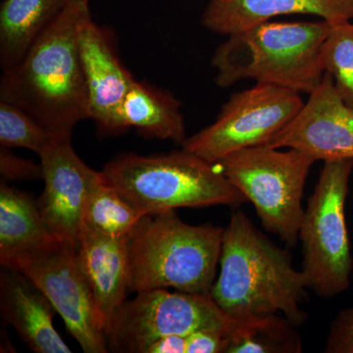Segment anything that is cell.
I'll return each instance as SVG.
<instances>
[{
  "label": "cell",
  "instance_id": "cell-11",
  "mask_svg": "<svg viewBox=\"0 0 353 353\" xmlns=\"http://www.w3.org/2000/svg\"><path fill=\"white\" fill-rule=\"evenodd\" d=\"M39 157L44 189L37 203L44 224L57 241L78 246L83 208L97 171L77 155L71 139L52 138Z\"/></svg>",
  "mask_w": 353,
  "mask_h": 353
},
{
  "label": "cell",
  "instance_id": "cell-5",
  "mask_svg": "<svg viewBox=\"0 0 353 353\" xmlns=\"http://www.w3.org/2000/svg\"><path fill=\"white\" fill-rule=\"evenodd\" d=\"M101 172L145 215L214 205L238 208L248 202L219 169L185 150L148 157L121 154Z\"/></svg>",
  "mask_w": 353,
  "mask_h": 353
},
{
  "label": "cell",
  "instance_id": "cell-1",
  "mask_svg": "<svg viewBox=\"0 0 353 353\" xmlns=\"http://www.w3.org/2000/svg\"><path fill=\"white\" fill-rule=\"evenodd\" d=\"M92 19L88 0H70L22 60L3 72L0 101L15 104L53 138L71 139L88 119L80 34Z\"/></svg>",
  "mask_w": 353,
  "mask_h": 353
},
{
  "label": "cell",
  "instance_id": "cell-13",
  "mask_svg": "<svg viewBox=\"0 0 353 353\" xmlns=\"http://www.w3.org/2000/svg\"><path fill=\"white\" fill-rule=\"evenodd\" d=\"M80 54L87 88L88 119L108 136L126 131L122 105L136 80L121 61L112 34L90 19L81 32Z\"/></svg>",
  "mask_w": 353,
  "mask_h": 353
},
{
  "label": "cell",
  "instance_id": "cell-6",
  "mask_svg": "<svg viewBox=\"0 0 353 353\" xmlns=\"http://www.w3.org/2000/svg\"><path fill=\"white\" fill-rule=\"evenodd\" d=\"M315 162L299 150L282 152L262 145L230 153L217 164L227 180L252 202L266 231L288 248H294L304 214L306 179Z\"/></svg>",
  "mask_w": 353,
  "mask_h": 353
},
{
  "label": "cell",
  "instance_id": "cell-16",
  "mask_svg": "<svg viewBox=\"0 0 353 353\" xmlns=\"http://www.w3.org/2000/svg\"><path fill=\"white\" fill-rule=\"evenodd\" d=\"M290 14H310L329 22L353 19V0H211L201 23L216 34L232 36Z\"/></svg>",
  "mask_w": 353,
  "mask_h": 353
},
{
  "label": "cell",
  "instance_id": "cell-19",
  "mask_svg": "<svg viewBox=\"0 0 353 353\" xmlns=\"http://www.w3.org/2000/svg\"><path fill=\"white\" fill-rule=\"evenodd\" d=\"M125 129L134 128L148 138L170 139L183 145L187 139L181 102L170 92L134 81L122 105Z\"/></svg>",
  "mask_w": 353,
  "mask_h": 353
},
{
  "label": "cell",
  "instance_id": "cell-26",
  "mask_svg": "<svg viewBox=\"0 0 353 353\" xmlns=\"http://www.w3.org/2000/svg\"><path fill=\"white\" fill-rule=\"evenodd\" d=\"M229 331L217 329L199 330L185 336V353L227 352Z\"/></svg>",
  "mask_w": 353,
  "mask_h": 353
},
{
  "label": "cell",
  "instance_id": "cell-15",
  "mask_svg": "<svg viewBox=\"0 0 353 353\" xmlns=\"http://www.w3.org/2000/svg\"><path fill=\"white\" fill-rule=\"evenodd\" d=\"M128 239L112 238L82 229L77 246L104 334L129 292Z\"/></svg>",
  "mask_w": 353,
  "mask_h": 353
},
{
  "label": "cell",
  "instance_id": "cell-27",
  "mask_svg": "<svg viewBox=\"0 0 353 353\" xmlns=\"http://www.w3.org/2000/svg\"><path fill=\"white\" fill-rule=\"evenodd\" d=\"M185 336L173 334L160 339L150 345L145 353H185Z\"/></svg>",
  "mask_w": 353,
  "mask_h": 353
},
{
  "label": "cell",
  "instance_id": "cell-20",
  "mask_svg": "<svg viewBox=\"0 0 353 353\" xmlns=\"http://www.w3.org/2000/svg\"><path fill=\"white\" fill-rule=\"evenodd\" d=\"M228 334L226 353H299L303 341L296 325L284 315L257 314L236 318Z\"/></svg>",
  "mask_w": 353,
  "mask_h": 353
},
{
  "label": "cell",
  "instance_id": "cell-21",
  "mask_svg": "<svg viewBox=\"0 0 353 353\" xmlns=\"http://www.w3.org/2000/svg\"><path fill=\"white\" fill-rule=\"evenodd\" d=\"M143 216L106 181L101 171H97L83 208L82 229L112 238H129Z\"/></svg>",
  "mask_w": 353,
  "mask_h": 353
},
{
  "label": "cell",
  "instance_id": "cell-7",
  "mask_svg": "<svg viewBox=\"0 0 353 353\" xmlns=\"http://www.w3.org/2000/svg\"><path fill=\"white\" fill-rule=\"evenodd\" d=\"M352 171L350 158L324 161L299 228L301 272L308 289L324 299L343 294L352 281L353 259L345 202Z\"/></svg>",
  "mask_w": 353,
  "mask_h": 353
},
{
  "label": "cell",
  "instance_id": "cell-8",
  "mask_svg": "<svg viewBox=\"0 0 353 353\" xmlns=\"http://www.w3.org/2000/svg\"><path fill=\"white\" fill-rule=\"evenodd\" d=\"M234 321L210 294L145 290L117 309L105 333L106 347L108 352L145 353L165 336L206 329L230 332Z\"/></svg>",
  "mask_w": 353,
  "mask_h": 353
},
{
  "label": "cell",
  "instance_id": "cell-4",
  "mask_svg": "<svg viewBox=\"0 0 353 353\" xmlns=\"http://www.w3.org/2000/svg\"><path fill=\"white\" fill-rule=\"evenodd\" d=\"M224 230L188 224L175 210L143 216L128 239L129 292L173 288L210 294Z\"/></svg>",
  "mask_w": 353,
  "mask_h": 353
},
{
  "label": "cell",
  "instance_id": "cell-9",
  "mask_svg": "<svg viewBox=\"0 0 353 353\" xmlns=\"http://www.w3.org/2000/svg\"><path fill=\"white\" fill-rule=\"evenodd\" d=\"M301 94L279 85L257 83L236 92L217 120L183 143V150L211 164L230 153L268 145L303 108Z\"/></svg>",
  "mask_w": 353,
  "mask_h": 353
},
{
  "label": "cell",
  "instance_id": "cell-2",
  "mask_svg": "<svg viewBox=\"0 0 353 353\" xmlns=\"http://www.w3.org/2000/svg\"><path fill=\"white\" fill-rule=\"evenodd\" d=\"M220 273L210 294L231 317L283 315L296 327L307 313V283L292 266V253L269 240L241 210L233 212L223 234Z\"/></svg>",
  "mask_w": 353,
  "mask_h": 353
},
{
  "label": "cell",
  "instance_id": "cell-12",
  "mask_svg": "<svg viewBox=\"0 0 353 353\" xmlns=\"http://www.w3.org/2000/svg\"><path fill=\"white\" fill-rule=\"evenodd\" d=\"M274 148H292L318 160L353 159V109L325 72L321 83L289 124L271 139Z\"/></svg>",
  "mask_w": 353,
  "mask_h": 353
},
{
  "label": "cell",
  "instance_id": "cell-18",
  "mask_svg": "<svg viewBox=\"0 0 353 353\" xmlns=\"http://www.w3.org/2000/svg\"><path fill=\"white\" fill-rule=\"evenodd\" d=\"M44 224L37 201L27 192L0 183V263L57 241Z\"/></svg>",
  "mask_w": 353,
  "mask_h": 353
},
{
  "label": "cell",
  "instance_id": "cell-14",
  "mask_svg": "<svg viewBox=\"0 0 353 353\" xmlns=\"http://www.w3.org/2000/svg\"><path fill=\"white\" fill-rule=\"evenodd\" d=\"M57 312L50 299L24 274L2 266L0 313L23 343L37 353H71L53 325Z\"/></svg>",
  "mask_w": 353,
  "mask_h": 353
},
{
  "label": "cell",
  "instance_id": "cell-24",
  "mask_svg": "<svg viewBox=\"0 0 353 353\" xmlns=\"http://www.w3.org/2000/svg\"><path fill=\"white\" fill-rule=\"evenodd\" d=\"M325 352L353 353V307L343 309L334 318Z\"/></svg>",
  "mask_w": 353,
  "mask_h": 353
},
{
  "label": "cell",
  "instance_id": "cell-3",
  "mask_svg": "<svg viewBox=\"0 0 353 353\" xmlns=\"http://www.w3.org/2000/svg\"><path fill=\"white\" fill-rule=\"evenodd\" d=\"M332 23H260L229 36L211 64L215 83L231 87L245 79L310 94L321 83V50Z\"/></svg>",
  "mask_w": 353,
  "mask_h": 353
},
{
  "label": "cell",
  "instance_id": "cell-17",
  "mask_svg": "<svg viewBox=\"0 0 353 353\" xmlns=\"http://www.w3.org/2000/svg\"><path fill=\"white\" fill-rule=\"evenodd\" d=\"M70 0H3L0 8V65L16 66Z\"/></svg>",
  "mask_w": 353,
  "mask_h": 353
},
{
  "label": "cell",
  "instance_id": "cell-10",
  "mask_svg": "<svg viewBox=\"0 0 353 353\" xmlns=\"http://www.w3.org/2000/svg\"><path fill=\"white\" fill-rule=\"evenodd\" d=\"M1 266L24 274L43 292L83 352H108L76 245L57 241L41 250L6 260Z\"/></svg>",
  "mask_w": 353,
  "mask_h": 353
},
{
  "label": "cell",
  "instance_id": "cell-23",
  "mask_svg": "<svg viewBox=\"0 0 353 353\" xmlns=\"http://www.w3.org/2000/svg\"><path fill=\"white\" fill-rule=\"evenodd\" d=\"M53 137L15 104L0 101V145L23 148L41 154Z\"/></svg>",
  "mask_w": 353,
  "mask_h": 353
},
{
  "label": "cell",
  "instance_id": "cell-25",
  "mask_svg": "<svg viewBox=\"0 0 353 353\" xmlns=\"http://www.w3.org/2000/svg\"><path fill=\"white\" fill-rule=\"evenodd\" d=\"M0 173L4 181L34 180L43 178L41 164H34L8 152L1 146L0 150Z\"/></svg>",
  "mask_w": 353,
  "mask_h": 353
},
{
  "label": "cell",
  "instance_id": "cell-22",
  "mask_svg": "<svg viewBox=\"0 0 353 353\" xmlns=\"http://www.w3.org/2000/svg\"><path fill=\"white\" fill-rule=\"evenodd\" d=\"M331 23L321 50L323 70L332 76L336 92L353 109V24L350 21Z\"/></svg>",
  "mask_w": 353,
  "mask_h": 353
}]
</instances>
